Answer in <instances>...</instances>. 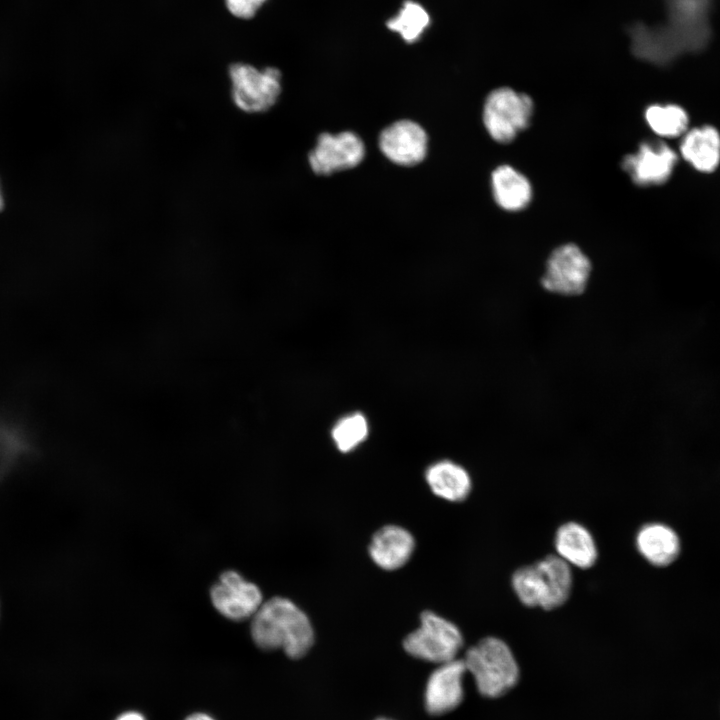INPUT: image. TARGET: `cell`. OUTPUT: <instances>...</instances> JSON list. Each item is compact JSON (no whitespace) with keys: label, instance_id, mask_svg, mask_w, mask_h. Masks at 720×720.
<instances>
[{"label":"cell","instance_id":"21","mask_svg":"<svg viewBox=\"0 0 720 720\" xmlns=\"http://www.w3.org/2000/svg\"><path fill=\"white\" fill-rule=\"evenodd\" d=\"M367 419L361 413L344 416L333 426L331 436L337 449L347 453L359 446L368 436Z\"/></svg>","mask_w":720,"mask_h":720},{"label":"cell","instance_id":"2","mask_svg":"<svg viewBox=\"0 0 720 720\" xmlns=\"http://www.w3.org/2000/svg\"><path fill=\"white\" fill-rule=\"evenodd\" d=\"M511 586L524 606L553 610L562 606L571 594V566L558 555H548L515 570Z\"/></svg>","mask_w":720,"mask_h":720},{"label":"cell","instance_id":"11","mask_svg":"<svg viewBox=\"0 0 720 720\" xmlns=\"http://www.w3.org/2000/svg\"><path fill=\"white\" fill-rule=\"evenodd\" d=\"M466 673L463 659L456 658L438 665L430 674L424 692L425 709L429 714H447L462 703Z\"/></svg>","mask_w":720,"mask_h":720},{"label":"cell","instance_id":"5","mask_svg":"<svg viewBox=\"0 0 720 720\" xmlns=\"http://www.w3.org/2000/svg\"><path fill=\"white\" fill-rule=\"evenodd\" d=\"M463 644L457 625L433 611H424L419 627L403 640L408 654L438 665L456 659Z\"/></svg>","mask_w":720,"mask_h":720},{"label":"cell","instance_id":"25","mask_svg":"<svg viewBox=\"0 0 720 720\" xmlns=\"http://www.w3.org/2000/svg\"><path fill=\"white\" fill-rule=\"evenodd\" d=\"M4 206H5V199H4V195H3V191H2L1 183H0V212L4 209Z\"/></svg>","mask_w":720,"mask_h":720},{"label":"cell","instance_id":"19","mask_svg":"<svg viewBox=\"0 0 720 720\" xmlns=\"http://www.w3.org/2000/svg\"><path fill=\"white\" fill-rule=\"evenodd\" d=\"M429 25V13L413 0H406L398 13L386 22V26L408 44L418 41Z\"/></svg>","mask_w":720,"mask_h":720},{"label":"cell","instance_id":"23","mask_svg":"<svg viewBox=\"0 0 720 720\" xmlns=\"http://www.w3.org/2000/svg\"><path fill=\"white\" fill-rule=\"evenodd\" d=\"M115 720H145V717L136 711H127L119 715Z\"/></svg>","mask_w":720,"mask_h":720},{"label":"cell","instance_id":"17","mask_svg":"<svg viewBox=\"0 0 720 720\" xmlns=\"http://www.w3.org/2000/svg\"><path fill=\"white\" fill-rule=\"evenodd\" d=\"M682 157L701 172H712L720 162V134L712 126L694 128L680 145Z\"/></svg>","mask_w":720,"mask_h":720},{"label":"cell","instance_id":"16","mask_svg":"<svg viewBox=\"0 0 720 720\" xmlns=\"http://www.w3.org/2000/svg\"><path fill=\"white\" fill-rule=\"evenodd\" d=\"M425 480L436 496L449 502L464 501L472 490L469 472L448 459L432 463L425 471Z\"/></svg>","mask_w":720,"mask_h":720},{"label":"cell","instance_id":"15","mask_svg":"<svg viewBox=\"0 0 720 720\" xmlns=\"http://www.w3.org/2000/svg\"><path fill=\"white\" fill-rule=\"evenodd\" d=\"M556 555L570 566L591 568L597 561L598 549L591 532L574 521L562 524L554 537Z\"/></svg>","mask_w":720,"mask_h":720},{"label":"cell","instance_id":"1","mask_svg":"<svg viewBox=\"0 0 720 720\" xmlns=\"http://www.w3.org/2000/svg\"><path fill=\"white\" fill-rule=\"evenodd\" d=\"M250 634L259 648L281 649L293 659L306 655L314 643L308 616L293 601L280 596L262 603L251 618Z\"/></svg>","mask_w":720,"mask_h":720},{"label":"cell","instance_id":"9","mask_svg":"<svg viewBox=\"0 0 720 720\" xmlns=\"http://www.w3.org/2000/svg\"><path fill=\"white\" fill-rule=\"evenodd\" d=\"M429 134L419 122L397 119L382 128L376 138L380 154L400 168H415L425 162L429 154Z\"/></svg>","mask_w":720,"mask_h":720},{"label":"cell","instance_id":"6","mask_svg":"<svg viewBox=\"0 0 720 720\" xmlns=\"http://www.w3.org/2000/svg\"><path fill=\"white\" fill-rule=\"evenodd\" d=\"M366 156L367 146L364 139L355 131L342 130L336 133H319L306 158L314 175L330 177L356 169Z\"/></svg>","mask_w":720,"mask_h":720},{"label":"cell","instance_id":"20","mask_svg":"<svg viewBox=\"0 0 720 720\" xmlns=\"http://www.w3.org/2000/svg\"><path fill=\"white\" fill-rule=\"evenodd\" d=\"M645 119L649 127L659 136L677 137L683 134L688 126V115L678 105H651L645 111Z\"/></svg>","mask_w":720,"mask_h":720},{"label":"cell","instance_id":"18","mask_svg":"<svg viewBox=\"0 0 720 720\" xmlns=\"http://www.w3.org/2000/svg\"><path fill=\"white\" fill-rule=\"evenodd\" d=\"M492 190L497 204L509 211L525 208L532 194L527 178L508 165L499 166L493 171Z\"/></svg>","mask_w":720,"mask_h":720},{"label":"cell","instance_id":"7","mask_svg":"<svg viewBox=\"0 0 720 720\" xmlns=\"http://www.w3.org/2000/svg\"><path fill=\"white\" fill-rule=\"evenodd\" d=\"M591 272L592 264L587 255L577 245L567 243L549 255L540 284L552 295L577 297L586 291Z\"/></svg>","mask_w":720,"mask_h":720},{"label":"cell","instance_id":"4","mask_svg":"<svg viewBox=\"0 0 720 720\" xmlns=\"http://www.w3.org/2000/svg\"><path fill=\"white\" fill-rule=\"evenodd\" d=\"M231 96L234 105L248 114L270 112L279 103L282 93V72L273 66L257 68L247 63L229 67Z\"/></svg>","mask_w":720,"mask_h":720},{"label":"cell","instance_id":"26","mask_svg":"<svg viewBox=\"0 0 720 720\" xmlns=\"http://www.w3.org/2000/svg\"><path fill=\"white\" fill-rule=\"evenodd\" d=\"M376 720H391V719H387V718H379V719H376Z\"/></svg>","mask_w":720,"mask_h":720},{"label":"cell","instance_id":"14","mask_svg":"<svg viewBox=\"0 0 720 720\" xmlns=\"http://www.w3.org/2000/svg\"><path fill=\"white\" fill-rule=\"evenodd\" d=\"M638 553L652 566L666 567L680 555L681 542L676 531L661 522L642 525L635 536Z\"/></svg>","mask_w":720,"mask_h":720},{"label":"cell","instance_id":"22","mask_svg":"<svg viewBox=\"0 0 720 720\" xmlns=\"http://www.w3.org/2000/svg\"><path fill=\"white\" fill-rule=\"evenodd\" d=\"M267 0H225L228 11L240 19H250Z\"/></svg>","mask_w":720,"mask_h":720},{"label":"cell","instance_id":"12","mask_svg":"<svg viewBox=\"0 0 720 720\" xmlns=\"http://www.w3.org/2000/svg\"><path fill=\"white\" fill-rule=\"evenodd\" d=\"M677 154L663 142L646 141L635 154L625 156L622 168L639 186L660 185L672 174Z\"/></svg>","mask_w":720,"mask_h":720},{"label":"cell","instance_id":"13","mask_svg":"<svg viewBox=\"0 0 720 720\" xmlns=\"http://www.w3.org/2000/svg\"><path fill=\"white\" fill-rule=\"evenodd\" d=\"M415 549L413 535L398 525H386L373 535L369 544L372 561L384 570H396L404 566Z\"/></svg>","mask_w":720,"mask_h":720},{"label":"cell","instance_id":"8","mask_svg":"<svg viewBox=\"0 0 720 720\" xmlns=\"http://www.w3.org/2000/svg\"><path fill=\"white\" fill-rule=\"evenodd\" d=\"M532 113L533 101L528 95L501 87L487 96L483 122L495 141L508 143L528 126Z\"/></svg>","mask_w":720,"mask_h":720},{"label":"cell","instance_id":"24","mask_svg":"<svg viewBox=\"0 0 720 720\" xmlns=\"http://www.w3.org/2000/svg\"><path fill=\"white\" fill-rule=\"evenodd\" d=\"M185 720H215L213 717L206 713H193L189 715Z\"/></svg>","mask_w":720,"mask_h":720},{"label":"cell","instance_id":"3","mask_svg":"<svg viewBox=\"0 0 720 720\" xmlns=\"http://www.w3.org/2000/svg\"><path fill=\"white\" fill-rule=\"evenodd\" d=\"M463 662L479 694L486 698L506 695L520 678L518 662L511 648L497 637H485L471 646L465 652Z\"/></svg>","mask_w":720,"mask_h":720},{"label":"cell","instance_id":"10","mask_svg":"<svg viewBox=\"0 0 720 720\" xmlns=\"http://www.w3.org/2000/svg\"><path fill=\"white\" fill-rule=\"evenodd\" d=\"M214 608L231 621L251 619L263 603L260 588L234 570L223 572L210 589Z\"/></svg>","mask_w":720,"mask_h":720}]
</instances>
